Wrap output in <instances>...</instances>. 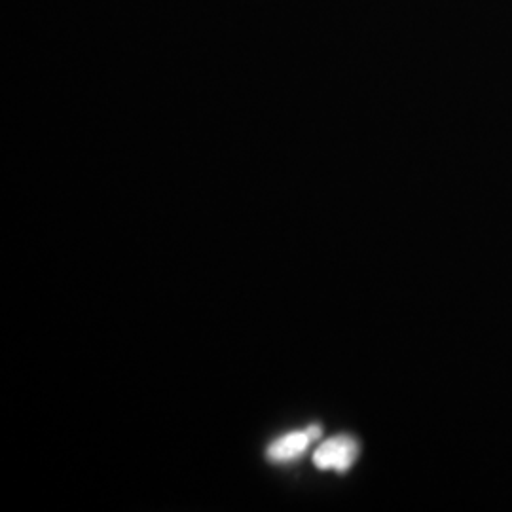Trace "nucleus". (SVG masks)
<instances>
[{
	"label": "nucleus",
	"instance_id": "obj_1",
	"mask_svg": "<svg viewBox=\"0 0 512 512\" xmlns=\"http://www.w3.org/2000/svg\"><path fill=\"white\" fill-rule=\"evenodd\" d=\"M359 456V442L348 435H338L323 442L315 454L313 463L321 471H336L348 473Z\"/></svg>",
	"mask_w": 512,
	"mask_h": 512
},
{
	"label": "nucleus",
	"instance_id": "obj_2",
	"mask_svg": "<svg viewBox=\"0 0 512 512\" xmlns=\"http://www.w3.org/2000/svg\"><path fill=\"white\" fill-rule=\"evenodd\" d=\"M319 435H321V429L317 425L308 427L306 431H291L274 440L266 454L272 461H293L300 458L308 450L311 440L317 439Z\"/></svg>",
	"mask_w": 512,
	"mask_h": 512
}]
</instances>
